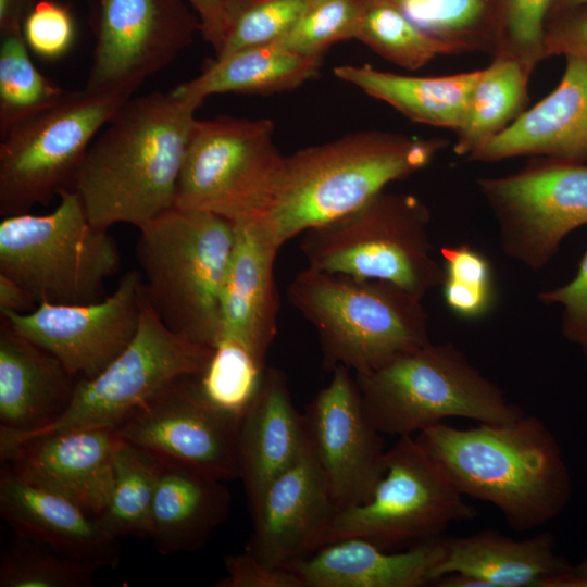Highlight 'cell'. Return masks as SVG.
<instances>
[{
    "label": "cell",
    "instance_id": "obj_1",
    "mask_svg": "<svg viewBox=\"0 0 587 587\" xmlns=\"http://www.w3.org/2000/svg\"><path fill=\"white\" fill-rule=\"evenodd\" d=\"M202 100L173 91L130 98L89 146L72 188L89 221L138 229L175 207L183 161Z\"/></svg>",
    "mask_w": 587,
    "mask_h": 587
},
{
    "label": "cell",
    "instance_id": "obj_2",
    "mask_svg": "<svg viewBox=\"0 0 587 587\" xmlns=\"http://www.w3.org/2000/svg\"><path fill=\"white\" fill-rule=\"evenodd\" d=\"M464 497L496 507L526 532L557 517L573 495L570 469L547 425L525 413L463 429L439 423L415 435Z\"/></svg>",
    "mask_w": 587,
    "mask_h": 587
},
{
    "label": "cell",
    "instance_id": "obj_3",
    "mask_svg": "<svg viewBox=\"0 0 587 587\" xmlns=\"http://www.w3.org/2000/svg\"><path fill=\"white\" fill-rule=\"evenodd\" d=\"M385 130H361L287 155L274 204L264 218L282 247L310 228L362 207L385 187L423 170L448 146Z\"/></svg>",
    "mask_w": 587,
    "mask_h": 587
},
{
    "label": "cell",
    "instance_id": "obj_4",
    "mask_svg": "<svg viewBox=\"0 0 587 587\" xmlns=\"http://www.w3.org/2000/svg\"><path fill=\"white\" fill-rule=\"evenodd\" d=\"M287 298L314 328L327 372L365 374L430 341L423 299L389 282L307 266Z\"/></svg>",
    "mask_w": 587,
    "mask_h": 587
},
{
    "label": "cell",
    "instance_id": "obj_5",
    "mask_svg": "<svg viewBox=\"0 0 587 587\" xmlns=\"http://www.w3.org/2000/svg\"><path fill=\"white\" fill-rule=\"evenodd\" d=\"M234 246V223L173 207L139 228L136 259L146 297L179 336L212 349L220 340L221 298Z\"/></svg>",
    "mask_w": 587,
    "mask_h": 587
},
{
    "label": "cell",
    "instance_id": "obj_6",
    "mask_svg": "<svg viewBox=\"0 0 587 587\" xmlns=\"http://www.w3.org/2000/svg\"><path fill=\"white\" fill-rule=\"evenodd\" d=\"M363 408L383 435L415 436L450 417L503 423L524 414L452 342L428 344L355 375Z\"/></svg>",
    "mask_w": 587,
    "mask_h": 587
},
{
    "label": "cell",
    "instance_id": "obj_7",
    "mask_svg": "<svg viewBox=\"0 0 587 587\" xmlns=\"http://www.w3.org/2000/svg\"><path fill=\"white\" fill-rule=\"evenodd\" d=\"M430 212L416 196L380 191L359 209L302 234L308 266L392 283L420 299L441 285L433 257Z\"/></svg>",
    "mask_w": 587,
    "mask_h": 587
},
{
    "label": "cell",
    "instance_id": "obj_8",
    "mask_svg": "<svg viewBox=\"0 0 587 587\" xmlns=\"http://www.w3.org/2000/svg\"><path fill=\"white\" fill-rule=\"evenodd\" d=\"M50 213L5 216L0 222V274L39 303L77 304L102 299L121 267L109 229L95 226L73 189L58 195Z\"/></svg>",
    "mask_w": 587,
    "mask_h": 587
},
{
    "label": "cell",
    "instance_id": "obj_9",
    "mask_svg": "<svg viewBox=\"0 0 587 587\" xmlns=\"http://www.w3.org/2000/svg\"><path fill=\"white\" fill-rule=\"evenodd\" d=\"M286 157L271 120H197L178 178L175 207L232 222L265 218L276 198Z\"/></svg>",
    "mask_w": 587,
    "mask_h": 587
},
{
    "label": "cell",
    "instance_id": "obj_10",
    "mask_svg": "<svg viewBox=\"0 0 587 587\" xmlns=\"http://www.w3.org/2000/svg\"><path fill=\"white\" fill-rule=\"evenodd\" d=\"M476 514L415 436H402L387 450L385 473L371 497L336 511L322 546L358 537L384 550H404L444 536L451 524Z\"/></svg>",
    "mask_w": 587,
    "mask_h": 587
},
{
    "label": "cell",
    "instance_id": "obj_11",
    "mask_svg": "<svg viewBox=\"0 0 587 587\" xmlns=\"http://www.w3.org/2000/svg\"><path fill=\"white\" fill-rule=\"evenodd\" d=\"M213 350L171 330L147 297L134 339L101 372L76 379L65 411L30 434H0V457L29 439L76 429L114 430L133 412L183 376H199Z\"/></svg>",
    "mask_w": 587,
    "mask_h": 587
},
{
    "label": "cell",
    "instance_id": "obj_12",
    "mask_svg": "<svg viewBox=\"0 0 587 587\" xmlns=\"http://www.w3.org/2000/svg\"><path fill=\"white\" fill-rule=\"evenodd\" d=\"M132 97L83 88L12 127L0 142V215L28 213L71 189L98 130Z\"/></svg>",
    "mask_w": 587,
    "mask_h": 587
},
{
    "label": "cell",
    "instance_id": "obj_13",
    "mask_svg": "<svg viewBox=\"0 0 587 587\" xmlns=\"http://www.w3.org/2000/svg\"><path fill=\"white\" fill-rule=\"evenodd\" d=\"M476 183L502 251L530 270L542 268L571 232L587 225L585 162L537 157L513 174Z\"/></svg>",
    "mask_w": 587,
    "mask_h": 587
},
{
    "label": "cell",
    "instance_id": "obj_14",
    "mask_svg": "<svg viewBox=\"0 0 587 587\" xmlns=\"http://www.w3.org/2000/svg\"><path fill=\"white\" fill-rule=\"evenodd\" d=\"M95 36L85 88L128 97L201 33L185 0H88Z\"/></svg>",
    "mask_w": 587,
    "mask_h": 587
},
{
    "label": "cell",
    "instance_id": "obj_15",
    "mask_svg": "<svg viewBox=\"0 0 587 587\" xmlns=\"http://www.w3.org/2000/svg\"><path fill=\"white\" fill-rule=\"evenodd\" d=\"M239 420L204 395L198 376H183L133 412L114 434L226 482L239 478Z\"/></svg>",
    "mask_w": 587,
    "mask_h": 587
},
{
    "label": "cell",
    "instance_id": "obj_16",
    "mask_svg": "<svg viewBox=\"0 0 587 587\" xmlns=\"http://www.w3.org/2000/svg\"><path fill=\"white\" fill-rule=\"evenodd\" d=\"M146 303L139 270L126 272L102 299L39 303L28 313L0 312L18 333L57 357L76 378L101 372L134 339Z\"/></svg>",
    "mask_w": 587,
    "mask_h": 587
},
{
    "label": "cell",
    "instance_id": "obj_17",
    "mask_svg": "<svg viewBox=\"0 0 587 587\" xmlns=\"http://www.w3.org/2000/svg\"><path fill=\"white\" fill-rule=\"evenodd\" d=\"M303 413L307 445L336 510L365 502L386 469L382 433L370 421L359 388L345 366Z\"/></svg>",
    "mask_w": 587,
    "mask_h": 587
},
{
    "label": "cell",
    "instance_id": "obj_18",
    "mask_svg": "<svg viewBox=\"0 0 587 587\" xmlns=\"http://www.w3.org/2000/svg\"><path fill=\"white\" fill-rule=\"evenodd\" d=\"M249 508L253 532L246 550L277 567L315 552L337 511L308 445Z\"/></svg>",
    "mask_w": 587,
    "mask_h": 587
},
{
    "label": "cell",
    "instance_id": "obj_19",
    "mask_svg": "<svg viewBox=\"0 0 587 587\" xmlns=\"http://www.w3.org/2000/svg\"><path fill=\"white\" fill-rule=\"evenodd\" d=\"M233 223L234 246L221 298L220 340L241 344L265 364L277 335L275 262L280 246L264 218Z\"/></svg>",
    "mask_w": 587,
    "mask_h": 587
},
{
    "label": "cell",
    "instance_id": "obj_20",
    "mask_svg": "<svg viewBox=\"0 0 587 587\" xmlns=\"http://www.w3.org/2000/svg\"><path fill=\"white\" fill-rule=\"evenodd\" d=\"M0 471V514L14 535L46 545L98 570L116 569L120 538L71 499L38 485L7 462Z\"/></svg>",
    "mask_w": 587,
    "mask_h": 587
},
{
    "label": "cell",
    "instance_id": "obj_21",
    "mask_svg": "<svg viewBox=\"0 0 587 587\" xmlns=\"http://www.w3.org/2000/svg\"><path fill=\"white\" fill-rule=\"evenodd\" d=\"M112 429H76L29 439L1 455L29 480L71 499L98 517L113 486Z\"/></svg>",
    "mask_w": 587,
    "mask_h": 587
},
{
    "label": "cell",
    "instance_id": "obj_22",
    "mask_svg": "<svg viewBox=\"0 0 587 587\" xmlns=\"http://www.w3.org/2000/svg\"><path fill=\"white\" fill-rule=\"evenodd\" d=\"M564 58L558 86L473 152L471 161L490 163L516 157L587 161V58Z\"/></svg>",
    "mask_w": 587,
    "mask_h": 587
},
{
    "label": "cell",
    "instance_id": "obj_23",
    "mask_svg": "<svg viewBox=\"0 0 587 587\" xmlns=\"http://www.w3.org/2000/svg\"><path fill=\"white\" fill-rule=\"evenodd\" d=\"M75 384L57 357L0 317V434L51 424L70 404Z\"/></svg>",
    "mask_w": 587,
    "mask_h": 587
},
{
    "label": "cell",
    "instance_id": "obj_24",
    "mask_svg": "<svg viewBox=\"0 0 587 587\" xmlns=\"http://www.w3.org/2000/svg\"><path fill=\"white\" fill-rule=\"evenodd\" d=\"M449 536H440L398 551H388L358 537L320 547L285 567L304 587H420L430 585L444 559Z\"/></svg>",
    "mask_w": 587,
    "mask_h": 587
},
{
    "label": "cell",
    "instance_id": "obj_25",
    "mask_svg": "<svg viewBox=\"0 0 587 587\" xmlns=\"http://www.w3.org/2000/svg\"><path fill=\"white\" fill-rule=\"evenodd\" d=\"M307 448L303 414L291 399L286 374L266 367L260 388L239 420V478L251 505L265 486Z\"/></svg>",
    "mask_w": 587,
    "mask_h": 587
},
{
    "label": "cell",
    "instance_id": "obj_26",
    "mask_svg": "<svg viewBox=\"0 0 587 587\" xmlns=\"http://www.w3.org/2000/svg\"><path fill=\"white\" fill-rule=\"evenodd\" d=\"M160 459L150 540L162 555L197 551L228 517L232 495L224 480Z\"/></svg>",
    "mask_w": 587,
    "mask_h": 587
},
{
    "label": "cell",
    "instance_id": "obj_27",
    "mask_svg": "<svg viewBox=\"0 0 587 587\" xmlns=\"http://www.w3.org/2000/svg\"><path fill=\"white\" fill-rule=\"evenodd\" d=\"M572 569L555 552L551 533L515 540L497 530H482L464 537L449 536L432 583L442 575L460 573L479 579L485 587H541L546 579Z\"/></svg>",
    "mask_w": 587,
    "mask_h": 587
},
{
    "label": "cell",
    "instance_id": "obj_28",
    "mask_svg": "<svg viewBox=\"0 0 587 587\" xmlns=\"http://www.w3.org/2000/svg\"><path fill=\"white\" fill-rule=\"evenodd\" d=\"M479 72L411 76L377 70L370 64H345L334 68L336 77L389 104L407 118L453 132L463 120Z\"/></svg>",
    "mask_w": 587,
    "mask_h": 587
},
{
    "label": "cell",
    "instance_id": "obj_29",
    "mask_svg": "<svg viewBox=\"0 0 587 587\" xmlns=\"http://www.w3.org/2000/svg\"><path fill=\"white\" fill-rule=\"evenodd\" d=\"M322 65L323 59L298 54L276 42L246 47L209 61L200 75L172 91L202 101L225 92L268 96L295 90L315 78Z\"/></svg>",
    "mask_w": 587,
    "mask_h": 587
},
{
    "label": "cell",
    "instance_id": "obj_30",
    "mask_svg": "<svg viewBox=\"0 0 587 587\" xmlns=\"http://www.w3.org/2000/svg\"><path fill=\"white\" fill-rule=\"evenodd\" d=\"M532 74L512 58L492 57L491 63L480 70L454 132L455 154L469 158L520 117L528 101Z\"/></svg>",
    "mask_w": 587,
    "mask_h": 587
},
{
    "label": "cell",
    "instance_id": "obj_31",
    "mask_svg": "<svg viewBox=\"0 0 587 587\" xmlns=\"http://www.w3.org/2000/svg\"><path fill=\"white\" fill-rule=\"evenodd\" d=\"M448 54L497 52L499 17L492 0H390Z\"/></svg>",
    "mask_w": 587,
    "mask_h": 587
},
{
    "label": "cell",
    "instance_id": "obj_32",
    "mask_svg": "<svg viewBox=\"0 0 587 587\" xmlns=\"http://www.w3.org/2000/svg\"><path fill=\"white\" fill-rule=\"evenodd\" d=\"M114 486L104 511L97 517L101 526L121 538L150 539L152 504L160 457L120 437L113 445Z\"/></svg>",
    "mask_w": 587,
    "mask_h": 587
},
{
    "label": "cell",
    "instance_id": "obj_33",
    "mask_svg": "<svg viewBox=\"0 0 587 587\" xmlns=\"http://www.w3.org/2000/svg\"><path fill=\"white\" fill-rule=\"evenodd\" d=\"M0 137L59 101L66 92L42 75L28 54L22 30L1 32Z\"/></svg>",
    "mask_w": 587,
    "mask_h": 587
},
{
    "label": "cell",
    "instance_id": "obj_34",
    "mask_svg": "<svg viewBox=\"0 0 587 587\" xmlns=\"http://www.w3.org/2000/svg\"><path fill=\"white\" fill-rule=\"evenodd\" d=\"M357 40L409 71L448 54L442 45L422 32L390 0H365Z\"/></svg>",
    "mask_w": 587,
    "mask_h": 587
},
{
    "label": "cell",
    "instance_id": "obj_35",
    "mask_svg": "<svg viewBox=\"0 0 587 587\" xmlns=\"http://www.w3.org/2000/svg\"><path fill=\"white\" fill-rule=\"evenodd\" d=\"M98 569L14 535L1 550L0 587H89Z\"/></svg>",
    "mask_w": 587,
    "mask_h": 587
},
{
    "label": "cell",
    "instance_id": "obj_36",
    "mask_svg": "<svg viewBox=\"0 0 587 587\" xmlns=\"http://www.w3.org/2000/svg\"><path fill=\"white\" fill-rule=\"evenodd\" d=\"M265 370L245 346L222 339L198 379L214 404L240 417L258 392Z\"/></svg>",
    "mask_w": 587,
    "mask_h": 587
},
{
    "label": "cell",
    "instance_id": "obj_37",
    "mask_svg": "<svg viewBox=\"0 0 587 587\" xmlns=\"http://www.w3.org/2000/svg\"><path fill=\"white\" fill-rule=\"evenodd\" d=\"M442 297L448 309L461 319L477 320L494 307L496 290L488 259L470 245L444 246Z\"/></svg>",
    "mask_w": 587,
    "mask_h": 587
},
{
    "label": "cell",
    "instance_id": "obj_38",
    "mask_svg": "<svg viewBox=\"0 0 587 587\" xmlns=\"http://www.w3.org/2000/svg\"><path fill=\"white\" fill-rule=\"evenodd\" d=\"M365 0H310L295 26L276 43L323 59L337 42L357 39Z\"/></svg>",
    "mask_w": 587,
    "mask_h": 587
},
{
    "label": "cell",
    "instance_id": "obj_39",
    "mask_svg": "<svg viewBox=\"0 0 587 587\" xmlns=\"http://www.w3.org/2000/svg\"><path fill=\"white\" fill-rule=\"evenodd\" d=\"M310 0H227V36L215 58L276 42L298 22Z\"/></svg>",
    "mask_w": 587,
    "mask_h": 587
},
{
    "label": "cell",
    "instance_id": "obj_40",
    "mask_svg": "<svg viewBox=\"0 0 587 587\" xmlns=\"http://www.w3.org/2000/svg\"><path fill=\"white\" fill-rule=\"evenodd\" d=\"M492 1L500 26L499 46L494 55L512 58L534 72L545 60V24L553 0Z\"/></svg>",
    "mask_w": 587,
    "mask_h": 587
},
{
    "label": "cell",
    "instance_id": "obj_41",
    "mask_svg": "<svg viewBox=\"0 0 587 587\" xmlns=\"http://www.w3.org/2000/svg\"><path fill=\"white\" fill-rule=\"evenodd\" d=\"M22 33L29 50L52 60L71 49L76 29L73 15L65 4L39 0L26 16Z\"/></svg>",
    "mask_w": 587,
    "mask_h": 587
},
{
    "label": "cell",
    "instance_id": "obj_42",
    "mask_svg": "<svg viewBox=\"0 0 587 587\" xmlns=\"http://www.w3.org/2000/svg\"><path fill=\"white\" fill-rule=\"evenodd\" d=\"M538 298L545 304L561 308L560 329L563 338L587 358V250L570 282L539 292Z\"/></svg>",
    "mask_w": 587,
    "mask_h": 587
},
{
    "label": "cell",
    "instance_id": "obj_43",
    "mask_svg": "<svg viewBox=\"0 0 587 587\" xmlns=\"http://www.w3.org/2000/svg\"><path fill=\"white\" fill-rule=\"evenodd\" d=\"M224 564L226 575L215 587H304L290 569L267 565L246 549L225 555Z\"/></svg>",
    "mask_w": 587,
    "mask_h": 587
},
{
    "label": "cell",
    "instance_id": "obj_44",
    "mask_svg": "<svg viewBox=\"0 0 587 587\" xmlns=\"http://www.w3.org/2000/svg\"><path fill=\"white\" fill-rule=\"evenodd\" d=\"M544 55L545 59L553 55L587 58V5L558 11L547 16Z\"/></svg>",
    "mask_w": 587,
    "mask_h": 587
},
{
    "label": "cell",
    "instance_id": "obj_45",
    "mask_svg": "<svg viewBox=\"0 0 587 587\" xmlns=\"http://www.w3.org/2000/svg\"><path fill=\"white\" fill-rule=\"evenodd\" d=\"M198 14L201 35L217 54L225 42L228 29L227 0H185Z\"/></svg>",
    "mask_w": 587,
    "mask_h": 587
},
{
    "label": "cell",
    "instance_id": "obj_46",
    "mask_svg": "<svg viewBox=\"0 0 587 587\" xmlns=\"http://www.w3.org/2000/svg\"><path fill=\"white\" fill-rule=\"evenodd\" d=\"M37 305L34 297L22 285L0 274V312L28 313Z\"/></svg>",
    "mask_w": 587,
    "mask_h": 587
},
{
    "label": "cell",
    "instance_id": "obj_47",
    "mask_svg": "<svg viewBox=\"0 0 587 587\" xmlns=\"http://www.w3.org/2000/svg\"><path fill=\"white\" fill-rule=\"evenodd\" d=\"M37 0H0V33L22 30L23 23Z\"/></svg>",
    "mask_w": 587,
    "mask_h": 587
},
{
    "label": "cell",
    "instance_id": "obj_48",
    "mask_svg": "<svg viewBox=\"0 0 587 587\" xmlns=\"http://www.w3.org/2000/svg\"><path fill=\"white\" fill-rule=\"evenodd\" d=\"M541 587H587V575L571 572L546 579Z\"/></svg>",
    "mask_w": 587,
    "mask_h": 587
},
{
    "label": "cell",
    "instance_id": "obj_49",
    "mask_svg": "<svg viewBox=\"0 0 587 587\" xmlns=\"http://www.w3.org/2000/svg\"><path fill=\"white\" fill-rule=\"evenodd\" d=\"M587 5V0H553L549 10V14L571 9L574 7Z\"/></svg>",
    "mask_w": 587,
    "mask_h": 587
},
{
    "label": "cell",
    "instance_id": "obj_50",
    "mask_svg": "<svg viewBox=\"0 0 587 587\" xmlns=\"http://www.w3.org/2000/svg\"><path fill=\"white\" fill-rule=\"evenodd\" d=\"M571 573L575 575H587V558L582 560L578 564L573 565Z\"/></svg>",
    "mask_w": 587,
    "mask_h": 587
}]
</instances>
